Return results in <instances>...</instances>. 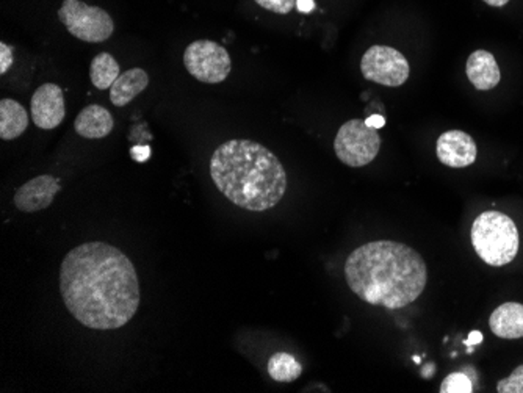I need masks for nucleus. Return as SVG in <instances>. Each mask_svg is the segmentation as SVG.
Returning a JSON list of instances; mask_svg holds the SVG:
<instances>
[{
	"label": "nucleus",
	"mask_w": 523,
	"mask_h": 393,
	"mask_svg": "<svg viewBox=\"0 0 523 393\" xmlns=\"http://www.w3.org/2000/svg\"><path fill=\"white\" fill-rule=\"evenodd\" d=\"M60 292L68 312L90 329H118L140 306V284L131 259L104 242L69 251L60 269Z\"/></svg>",
	"instance_id": "obj_1"
},
{
	"label": "nucleus",
	"mask_w": 523,
	"mask_h": 393,
	"mask_svg": "<svg viewBox=\"0 0 523 393\" xmlns=\"http://www.w3.org/2000/svg\"><path fill=\"white\" fill-rule=\"evenodd\" d=\"M345 279L362 301L399 311L424 294L428 269L424 257L411 246L380 240L362 244L349 254Z\"/></svg>",
	"instance_id": "obj_2"
},
{
	"label": "nucleus",
	"mask_w": 523,
	"mask_h": 393,
	"mask_svg": "<svg viewBox=\"0 0 523 393\" xmlns=\"http://www.w3.org/2000/svg\"><path fill=\"white\" fill-rule=\"evenodd\" d=\"M210 177L236 206L265 212L279 204L287 190L286 169L265 146L251 140H231L210 158Z\"/></svg>",
	"instance_id": "obj_3"
},
{
	"label": "nucleus",
	"mask_w": 523,
	"mask_h": 393,
	"mask_svg": "<svg viewBox=\"0 0 523 393\" xmlns=\"http://www.w3.org/2000/svg\"><path fill=\"white\" fill-rule=\"evenodd\" d=\"M470 238L475 252L491 267H505L514 262L520 248L516 223L505 213L483 212L475 219Z\"/></svg>",
	"instance_id": "obj_4"
},
{
	"label": "nucleus",
	"mask_w": 523,
	"mask_h": 393,
	"mask_svg": "<svg viewBox=\"0 0 523 393\" xmlns=\"http://www.w3.org/2000/svg\"><path fill=\"white\" fill-rule=\"evenodd\" d=\"M58 18L73 37L85 43H104L115 31V22L106 10L81 0H64Z\"/></svg>",
	"instance_id": "obj_5"
},
{
	"label": "nucleus",
	"mask_w": 523,
	"mask_h": 393,
	"mask_svg": "<svg viewBox=\"0 0 523 393\" xmlns=\"http://www.w3.org/2000/svg\"><path fill=\"white\" fill-rule=\"evenodd\" d=\"M381 148L378 129L365 124L364 119H351L339 129L334 150L340 162L351 168H361L373 162Z\"/></svg>",
	"instance_id": "obj_6"
},
{
	"label": "nucleus",
	"mask_w": 523,
	"mask_h": 393,
	"mask_svg": "<svg viewBox=\"0 0 523 393\" xmlns=\"http://www.w3.org/2000/svg\"><path fill=\"white\" fill-rule=\"evenodd\" d=\"M184 64L196 81L221 83L231 74L232 62L227 50L210 39L190 44L184 52Z\"/></svg>",
	"instance_id": "obj_7"
},
{
	"label": "nucleus",
	"mask_w": 523,
	"mask_h": 393,
	"mask_svg": "<svg viewBox=\"0 0 523 393\" xmlns=\"http://www.w3.org/2000/svg\"><path fill=\"white\" fill-rule=\"evenodd\" d=\"M362 75L384 87H401L411 74L406 56L389 46H372L361 60Z\"/></svg>",
	"instance_id": "obj_8"
},
{
	"label": "nucleus",
	"mask_w": 523,
	"mask_h": 393,
	"mask_svg": "<svg viewBox=\"0 0 523 393\" xmlns=\"http://www.w3.org/2000/svg\"><path fill=\"white\" fill-rule=\"evenodd\" d=\"M31 119L39 129L50 131L62 124L66 107L62 88L56 83H44L38 88L30 102Z\"/></svg>",
	"instance_id": "obj_9"
},
{
	"label": "nucleus",
	"mask_w": 523,
	"mask_h": 393,
	"mask_svg": "<svg viewBox=\"0 0 523 393\" xmlns=\"http://www.w3.org/2000/svg\"><path fill=\"white\" fill-rule=\"evenodd\" d=\"M437 158L449 168H467L474 165L478 148L474 138L462 131L443 132L437 138Z\"/></svg>",
	"instance_id": "obj_10"
},
{
	"label": "nucleus",
	"mask_w": 523,
	"mask_h": 393,
	"mask_svg": "<svg viewBox=\"0 0 523 393\" xmlns=\"http://www.w3.org/2000/svg\"><path fill=\"white\" fill-rule=\"evenodd\" d=\"M58 192L60 182L54 175H38L19 188L14 194V206L21 212H39L54 202Z\"/></svg>",
	"instance_id": "obj_11"
},
{
	"label": "nucleus",
	"mask_w": 523,
	"mask_h": 393,
	"mask_svg": "<svg viewBox=\"0 0 523 393\" xmlns=\"http://www.w3.org/2000/svg\"><path fill=\"white\" fill-rule=\"evenodd\" d=\"M466 73L470 83L480 91H489L502 81L499 63L487 50H475L468 56Z\"/></svg>",
	"instance_id": "obj_12"
},
{
	"label": "nucleus",
	"mask_w": 523,
	"mask_h": 393,
	"mask_svg": "<svg viewBox=\"0 0 523 393\" xmlns=\"http://www.w3.org/2000/svg\"><path fill=\"white\" fill-rule=\"evenodd\" d=\"M489 328L493 336L505 340L523 337V304L505 303L493 311L489 319Z\"/></svg>",
	"instance_id": "obj_13"
},
{
	"label": "nucleus",
	"mask_w": 523,
	"mask_h": 393,
	"mask_svg": "<svg viewBox=\"0 0 523 393\" xmlns=\"http://www.w3.org/2000/svg\"><path fill=\"white\" fill-rule=\"evenodd\" d=\"M115 127L112 113L102 106H88L75 118L74 129L81 137L99 140L110 135Z\"/></svg>",
	"instance_id": "obj_14"
},
{
	"label": "nucleus",
	"mask_w": 523,
	"mask_h": 393,
	"mask_svg": "<svg viewBox=\"0 0 523 393\" xmlns=\"http://www.w3.org/2000/svg\"><path fill=\"white\" fill-rule=\"evenodd\" d=\"M150 85V75L141 68H132L119 75L110 88V100L115 107L131 104Z\"/></svg>",
	"instance_id": "obj_15"
},
{
	"label": "nucleus",
	"mask_w": 523,
	"mask_h": 393,
	"mask_svg": "<svg viewBox=\"0 0 523 393\" xmlns=\"http://www.w3.org/2000/svg\"><path fill=\"white\" fill-rule=\"evenodd\" d=\"M29 127V115L24 107L13 99L0 100V138L16 140Z\"/></svg>",
	"instance_id": "obj_16"
},
{
	"label": "nucleus",
	"mask_w": 523,
	"mask_h": 393,
	"mask_svg": "<svg viewBox=\"0 0 523 393\" xmlns=\"http://www.w3.org/2000/svg\"><path fill=\"white\" fill-rule=\"evenodd\" d=\"M121 75V69L115 56L102 52L94 56L90 66V79L98 90H108Z\"/></svg>",
	"instance_id": "obj_17"
},
{
	"label": "nucleus",
	"mask_w": 523,
	"mask_h": 393,
	"mask_svg": "<svg viewBox=\"0 0 523 393\" xmlns=\"http://www.w3.org/2000/svg\"><path fill=\"white\" fill-rule=\"evenodd\" d=\"M303 373V365L288 353H276L268 361V375L278 382H293Z\"/></svg>",
	"instance_id": "obj_18"
},
{
	"label": "nucleus",
	"mask_w": 523,
	"mask_h": 393,
	"mask_svg": "<svg viewBox=\"0 0 523 393\" xmlns=\"http://www.w3.org/2000/svg\"><path fill=\"white\" fill-rule=\"evenodd\" d=\"M441 393H472L474 392V384L470 381L467 375H464L461 372L456 373H450L442 384H441Z\"/></svg>",
	"instance_id": "obj_19"
},
{
	"label": "nucleus",
	"mask_w": 523,
	"mask_h": 393,
	"mask_svg": "<svg viewBox=\"0 0 523 393\" xmlns=\"http://www.w3.org/2000/svg\"><path fill=\"white\" fill-rule=\"evenodd\" d=\"M497 392L523 393V365H519L511 375L497 382Z\"/></svg>",
	"instance_id": "obj_20"
},
{
	"label": "nucleus",
	"mask_w": 523,
	"mask_h": 393,
	"mask_svg": "<svg viewBox=\"0 0 523 393\" xmlns=\"http://www.w3.org/2000/svg\"><path fill=\"white\" fill-rule=\"evenodd\" d=\"M254 2L268 12L278 13V14H288L296 5V0H254Z\"/></svg>",
	"instance_id": "obj_21"
},
{
	"label": "nucleus",
	"mask_w": 523,
	"mask_h": 393,
	"mask_svg": "<svg viewBox=\"0 0 523 393\" xmlns=\"http://www.w3.org/2000/svg\"><path fill=\"white\" fill-rule=\"evenodd\" d=\"M13 64V52L5 43H0V74H5Z\"/></svg>",
	"instance_id": "obj_22"
},
{
	"label": "nucleus",
	"mask_w": 523,
	"mask_h": 393,
	"mask_svg": "<svg viewBox=\"0 0 523 393\" xmlns=\"http://www.w3.org/2000/svg\"><path fill=\"white\" fill-rule=\"evenodd\" d=\"M131 156L135 162L144 163L148 162L150 158V146H144V144H138V146H133L131 150Z\"/></svg>",
	"instance_id": "obj_23"
},
{
	"label": "nucleus",
	"mask_w": 523,
	"mask_h": 393,
	"mask_svg": "<svg viewBox=\"0 0 523 393\" xmlns=\"http://www.w3.org/2000/svg\"><path fill=\"white\" fill-rule=\"evenodd\" d=\"M365 124L373 127V129H381V127L386 125V119H384V116H381V115H372V116H368L365 119Z\"/></svg>",
	"instance_id": "obj_24"
},
{
	"label": "nucleus",
	"mask_w": 523,
	"mask_h": 393,
	"mask_svg": "<svg viewBox=\"0 0 523 393\" xmlns=\"http://www.w3.org/2000/svg\"><path fill=\"white\" fill-rule=\"evenodd\" d=\"M296 5H298L299 12L303 13H311L315 8L313 0H296Z\"/></svg>",
	"instance_id": "obj_25"
},
{
	"label": "nucleus",
	"mask_w": 523,
	"mask_h": 393,
	"mask_svg": "<svg viewBox=\"0 0 523 393\" xmlns=\"http://www.w3.org/2000/svg\"><path fill=\"white\" fill-rule=\"evenodd\" d=\"M481 340H483V334H481V332H470V334H468L467 340H466V345H467V346H472V345H478L481 344Z\"/></svg>",
	"instance_id": "obj_26"
},
{
	"label": "nucleus",
	"mask_w": 523,
	"mask_h": 393,
	"mask_svg": "<svg viewBox=\"0 0 523 393\" xmlns=\"http://www.w3.org/2000/svg\"><path fill=\"white\" fill-rule=\"evenodd\" d=\"M486 2L487 5L495 6V8H500V6H505L510 0H483Z\"/></svg>",
	"instance_id": "obj_27"
}]
</instances>
